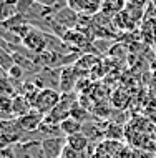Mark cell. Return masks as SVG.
<instances>
[{"label": "cell", "mask_w": 156, "mask_h": 158, "mask_svg": "<svg viewBox=\"0 0 156 158\" xmlns=\"http://www.w3.org/2000/svg\"><path fill=\"white\" fill-rule=\"evenodd\" d=\"M62 100V93L58 90H53V88H42L38 90V93L35 95V98L32 100V106L33 110L40 112L42 115H47L52 112V110L60 103Z\"/></svg>", "instance_id": "obj_1"}, {"label": "cell", "mask_w": 156, "mask_h": 158, "mask_svg": "<svg viewBox=\"0 0 156 158\" xmlns=\"http://www.w3.org/2000/svg\"><path fill=\"white\" fill-rule=\"evenodd\" d=\"M15 158H47L42 148V142L38 140H28L14 145Z\"/></svg>", "instance_id": "obj_2"}, {"label": "cell", "mask_w": 156, "mask_h": 158, "mask_svg": "<svg viewBox=\"0 0 156 158\" xmlns=\"http://www.w3.org/2000/svg\"><path fill=\"white\" fill-rule=\"evenodd\" d=\"M66 147V136L55 135V136H47L42 140V148L47 158H62V153Z\"/></svg>", "instance_id": "obj_3"}, {"label": "cell", "mask_w": 156, "mask_h": 158, "mask_svg": "<svg viewBox=\"0 0 156 158\" xmlns=\"http://www.w3.org/2000/svg\"><path fill=\"white\" fill-rule=\"evenodd\" d=\"M17 122H18V125H20V128H22V131L33 133V131L40 130V127L43 125L45 115H42L40 112H37V110H32V112H28L27 115L17 118Z\"/></svg>", "instance_id": "obj_4"}, {"label": "cell", "mask_w": 156, "mask_h": 158, "mask_svg": "<svg viewBox=\"0 0 156 158\" xmlns=\"http://www.w3.org/2000/svg\"><path fill=\"white\" fill-rule=\"evenodd\" d=\"M22 44L27 47L28 50H32V52L40 53L47 48V33H40L38 30L32 28V30L23 37Z\"/></svg>", "instance_id": "obj_5"}, {"label": "cell", "mask_w": 156, "mask_h": 158, "mask_svg": "<svg viewBox=\"0 0 156 158\" xmlns=\"http://www.w3.org/2000/svg\"><path fill=\"white\" fill-rule=\"evenodd\" d=\"M66 5L73 8L77 14L93 15L102 12V0H68Z\"/></svg>", "instance_id": "obj_6"}, {"label": "cell", "mask_w": 156, "mask_h": 158, "mask_svg": "<svg viewBox=\"0 0 156 158\" xmlns=\"http://www.w3.org/2000/svg\"><path fill=\"white\" fill-rule=\"evenodd\" d=\"M113 23L116 25L120 30H126V32H130V30H133L134 27H136V19L130 14L128 10H121L120 14H116L115 15V19H113Z\"/></svg>", "instance_id": "obj_7"}, {"label": "cell", "mask_w": 156, "mask_h": 158, "mask_svg": "<svg viewBox=\"0 0 156 158\" xmlns=\"http://www.w3.org/2000/svg\"><path fill=\"white\" fill-rule=\"evenodd\" d=\"M32 110H33L32 102L25 95L17 93V95L14 97V118L23 117V115H27L28 112H32Z\"/></svg>", "instance_id": "obj_8"}, {"label": "cell", "mask_w": 156, "mask_h": 158, "mask_svg": "<svg viewBox=\"0 0 156 158\" xmlns=\"http://www.w3.org/2000/svg\"><path fill=\"white\" fill-rule=\"evenodd\" d=\"M75 82H77V73L73 68H63L60 72V90L63 93H70L75 87Z\"/></svg>", "instance_id": "obj_9"}, {"label": "cell", "mask_w": 156, "mask_h": 158, "mask_svg": "<svg viewBox=\"0 0 156 158\" xmlns=\"http://www.w3.org/2000/svg\"><path fill=\"white\" fill-rule=\"evenodd\" d=\"M66 145H68L70 148H73V150L85 152L88 148V145H90V140H88V136L83 133V131H78V133H75V135L66 136Z\"/></svg>", "instance_id": "obj_10"}, {"label": "cell", "mask_w": 156, "mask_h": 158, "mask_svg": "<svg viewBox=\"0 0 156 158\" xmlns=\"http://www.w3.org/2000/svg\"><path fill=\"white\" fill-rule=\"evenodd\" d=\"M82 128H83V123L78 122V120H75V118H71V117H68L66 120H63V122L60 123L62 135H65V136H70V135L78 133V131H82Z\"/></svg>", "instance_id": "obj_11"}, {"label": "cell", "mask_w": 156, "mask_h": 158, "mask_svg": "<svg viewBox=\"0 0 156 158\" xmlns=\"http://www.w3.org/2000/svg\"><path fill=\"white\" fill-rule=\"evenodd\" d=\"M125 7H126L125 0H103L102 2V12L113 17L120 14L121 10H125Z\"/></svg>", "instance_id": "obj_12"}, {"label": "cell", "mask_w": 156, "mask_h": 158, "mask_svg": "<svg viewBox=\"0 0 156 158\" xmlns=\"http://www.w3.org/2000/svg\"><path fill=\"white\" fill-rule=\"evenodd\" d=\"M35 3H38V5L45 7V8H50V10H53V12L63 7L60 3H65L66 5V2H63V0H35Z\"/></svg>", "instance_id": "obj_13"}, {"label": "cell", "mask_w": 156, "mask_h": 158, "mask_svg": "<svg viewBox=\"0 0 156 158\" xmlns=\"http://www.w3.org/2000/svg\"><path fill=\"white\" fill-rule=\"evenodd\" d=\"M62 158H88V156H86V152L73 150V148H70L68 145H66L65 150H63V153H62Z\"/></svg>", "instance_id": "obj_14"}, {"label": "cell", "mask_w": 156, "mask_h": 158, "mask_svg": "<svg viewBox=\"0 0 156 158\" xmlns=\"http://www.w3.org/2000/svg\"><path fill=\"white\" fill-rule=\"evenodd\" d=\"M126 7L130 8H138V10H145L146 7H148L150 0H125Z\"/></svg>", "instance_id": "obj_15"}, {"label": "cell", "mask_w": 156, "mask_h": 158, "mask_svg": "<svg viewBox=\"0 0 156 158\" xmlns=\"http://www.w3.org/2000/svg\"><path fill=\"white\" fill-rule=\"evenodd\" d=\"M7 73H8V77H10L12 80H20L23 77V67H20V65H17V63H15V65L12 67Z\"/></svg>", "instance_id": "obj_16"}, {"label": "cell", "mask_w": 156, "mask_h": 158, "mask_svg": "<svg viewBox=\"0 0 156 158\" xmlns=\"http://www.w3.org/2000/svg\"><path fill=\"white\" fill-rule=\"evenodd\" d=\"M0 158H15L14 147H5V148H2V152H0Z\"/></svg>", "instance_id": "obj_17"}, {"label": "cell", "mask_w": 156, "mask_h": 158, "mask_svg": "<svg viewBox=\"0 0 156 158\" xmlns=\"http://www.w3.org/2000/svg\"><path fill=\"white\" fill-rule=\"evenodd\" d=\"M150 5L153 8H156V0H150Z\"/></svg>", "instance_id": "obj_18"}, {"label": "cell", "mask_w": 156, "mask_h": 158, "mask_svg": "<svg viewBox=\"0 0 156 158\" xmlns=\"http://www.w3.org/2000/svg\"><path fill=\"white\" fill-rule=\"evenodd\" d=\"M30 2H35V0H30Z\"/></svg>", "instance_id": "obj_19"}]
</instances>
